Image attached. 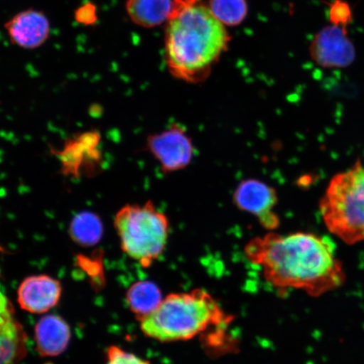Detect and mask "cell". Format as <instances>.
<instances>
[{
  "instance_id": "6da1fadb",
  "label": "cell",
  "mask_w": 364,
  "mask_h": 364,
  "mask_svg": "<svg viewBox=\"0 0 364 364\" xmlns=\"http://www.w3.org/2000/svg\"><path fill=\"white\" fill-rule=\"evenodd\" d=\"M245 258L273 288L303 290L311 297L338 289L346 274L331 241L307 232L268 231L245 245Z\"/></svg>"
},
{
  "instance_id": "7a4b0ae2",
  "label": "cell",
  "mask_w": 364,
  "mask_h": 364,
  "mask_svg": "<svg viewBox=\"0 0 364 364\" xmlns=\"http://www.w3.org/2000/svg\"><path fill=\"white\" fill-rule=\"evenodd\" d=\"M166 23V59L171 74L188 83L206 79L229 44L225 26L201 0H175Z\"/></svg>"
},
{
  "instance_id": "3957f363",
  "label": "cell",
  "mask_w": 364,
  "mask_h": 364,
  "mask_svg": "<svg viewBox=\"0 0 364 364\" xmlns=\"http://www.w3.org/2000/svg\"><path fill=\"white\" fill-rule=\"evenodd\" d=\"M224 311L204 289L171 294L164 298L156 311L140 321L148 338L161 343L192 340L225 320Z\"/></svg>"
},
{
  "instance_id": "277c9868",
  "label": "cell",
  "mask_w": 364,
  "mask_h": 364,
  "mask_svg": "<svg viewBox=\"0 0 364 364\" xmlns=\"http://www.w3.org/2000/svg\"><path fill=\"white\" fill-rule=\"evenodd\" d=\"M114 228L122 252L145 268L161 258L171 234L169 218L151 200L124 205L114 218Z\"/></svg>"
},
{
  "instance_id": "5b68a950",
  "label": "cell",
  "mask_w": 364,
  "mask_h": 364,
  "mask_svg": "<svg viewBox=\"0 0 364 364\" xmlns=\"http://www.w3.org/2000/svg\"><path fill=\"white\" fill-rule=\"evenodd\" d=\"M318 208L332 235L348 245L364 241V165L360 161L332 177Z\"/></svg>"
},
{
  "instance_id": "8992f818",
  "label": "cell",
  "mask_w": 364,
  "mask_h": 364,
  "mask_svg": "<svg viewBox=\"0 0 364 364\" xmlns=\"http://www.w3.org/2000/svg\"><path fill=\"white\" fill-rule=\"evenodd\" d=\"M145 145L166 175L185 170L195 156L192 136L178 122H173L167 129L148 135Z\"/></svg>"
},
{
  "instance_id": "52a82bcc",
  "label": "cell",
  "mask_w": 364,
  "mask_h": 364,
  "mask_svg": "<svg viewBox=\"0 0 364 364\" xmlns=\"http://www.w3.org/2000/svg\"><path fill=\"white\" fill-rule=\"evenodd\" d=\"M232 198L239 210L256 217L264 230L279 229L281 220L275 212L279 196L273 186L258 179H245L236 186Z\"/></svg>"
},
{
  "instance_id": "ba28073f",
  "label": "cell",
  "mask_w": 364,
  "mask_h": 364,
  "mask_svg": "<svg viewBox=\"0 0 364 364\" xmlns=\"http://www.w3.org/2000/svg\"><path fill=\"white\" fill-rule=\"evenodd\" d=\"M309 54L312 60L323 68H344L353 65L357 51L347 28L331 24L314 36Z\"/></svg>"
},
{
  "instance_id": "9c48e42d",
  "label": "cell",
  "mask_w": 364,
  "mask_h": 364,
  "mask_svg": "<svg viewBox=\"0 0 364 364\" xmlns=\"http://www.w3.org/2000/svg\"><path fill=\"white\" fill-rule=\"evenodd\" d=\"M100 141L101 135L97 131L87 132L66 141L62 151H55L62 163V171L74 176L93 171L101 161Z\"/></svg>"
},
{
  "instance_id": "30bf717a",
  "label": "cell",
  "mask_w": 364,
  "mask_h": 364,
  "mask_svg": "<svg viewBox=\"0 0 364 364\" xmlns=\"http://www.w3.org/2000/svg\"><path fill=\"white\" fill-rule=\"evenodd\" d=\"M4 29L11 42L16 47L33 50L47 42L51 25L44 12L28 9L13 16L4 24Z\"/></svg>"
},
{
  "instance_id": "8fae6325",
  "label": "cell",
  "mask_w": 364,
  "mask_h": 364,
  "mask_svg": "<svg viewBox=\"0 0 364 364\" xmlns=\"http://www.w3.org/2000/svg\"><path fill=\"white\" fill-rule=\"evenodd\" d=\"M26 355V332L0 285V364H16Z\"/></svg>"
},
{
  "instance_id": "7c38bea8",
  "label": "cell",
  "mask_w": 364,
  "mask_h": 364,
  "mask_svg": "<svg viewBox=\"0 0 364 364\" xmlns=\"http://www.w3.org/2000/svg\"><path fill=\"white\" fill-rule=\"evenodd\" d=\"M61 294L60 282L48 275H35L22 281L17 299L24 311L42 314L56 306Z\"/></svg>"
},
{
  "instance_id": "4fadbf2b",
  "label": "cell",
  "mask_w": 364,
  "mask_h": 364,
  "mask_svg": "<svg viewBox=\"0 0 364 364\" xmlns=\"http://www.w3.org/2000/svg\"><path fill=\"white\" fill-rule=\"evenodd\" d=\"M70 339V327L61 316H46L36 323V350L43 357H56L62 354L67 349Z\"/></svg>"
},
{
  "instance_id": "5bb4252c",
  "label": "cell",
  "mask_w": 364,
  "mask_h": 364,
  "mask_svg": "<svg viewBox=\"0 0 364 364\" xmlns=\"http://www.w3.org/2000/svg\"><path fill=\"white\" fill-rule=\"evenodd\" d=\"M174 6L175 0H127L125 9L135 25L153 28L169 20Z\"/></svg>"
},
{
  "instance_id": "9a60e30c",
  "label": "cell",
  "mask_w": 364,
  "mask_h": 364,
  "mask_svg": "<svg viewBox=\"0 0 364 364\" xmlns=\"http://www.w3.org/2000/svg\"><path fill=\"white\" fill-rule=\"evenodd\" d=\"M104 225L101 217L91 211H82L72 218L68 235L76 245L92 247L101 242Z\"/></svg>"
},
{
  "instance_id": "2e32d148",
  "label": "cell",
  "mask_w": 364,
  "mask_h": 364,
  "mask_svg": "<svg viewBox=\"0 0 364 364\" xmlns=\"http://www.w3.org/2000/svg\"><path fill=\"white\" fill-rule=\"evenodd\" d=\"M161 289L150 281H140L130 287L127 302L139 321L156 311L163 300Z\"/></svg>"
},
{
  "instance_id": "e0dca14e",
  "label": "cell",
  "mask_w": 364,
  "mask_h": 364,
  "mask_svg": "<svg viewBox=\"0 0 364 364\" xmlns=\"http://www.w3.org/2000/svg\"><path fill=\"white\" fill-rule=\"evenodd\" d=\"M208 8L224 26H238L248 14L247 0H209Z\"/></svg>"
},
{
  "instance_id": "ac0fdd59",
  "label": "cell",
  "mask_w": 364,
  "mask_h": 364,
  "mask_svg": "<svg viewBox=\"0 0 364 364\" xmlns=\"http://www.w3.org/2000/svg\"><path fill=\"white\" fill-rule=\"evenodd\" d=\"M329 18L331 25L347 28L353 18L352 8L345 0H334L330 4Z\"/></svg>"
},
{
  "instance_id": "d6986e66",
  "label": "cell",
  "mask_w": 364,
  "mask_h": 364,
  "mask_svg": "<svg viewBox=\"0 0 364 364\" xmlns=\"http://www.w3.org/2000/svg\"><path fill=\"white\" fill-rule=\"evenodd\" d=\"M107 364H150V363L135 354L125 352L124 350L112 346L107 351Z\"/></svg>"
},
{
  "instance_id": "ffe728a7",
  "label": "cell",
  "mask_w": 364,
  "mask_h": 364,
  "mask_svg": "<svg viewBox=\"0 0 364 364\" xmlns=\"http://www.w3.org/2000/svg\"><path fill=\"white\" fill-rule=\"evenodd\" d=\"M75 17L82 25H94L97 21V7L92 3L85 4L75 11Z\"/></svg>"
},
{
  "instance_id": "44dd1931",
  "label": "cell",
  "mask_w": 364,
  "mask_h": 364,
  "mask_svg": "<svg viewBox=\"0 0 364 364\" xmlns=\"http://www.w3.org/2000/svg\"><path fill=\"white\" fill-rule=\"evenodd\" d=\"M3 250V248L1 247H0V252H2Z\"/></svg>"
}]
</instances>
